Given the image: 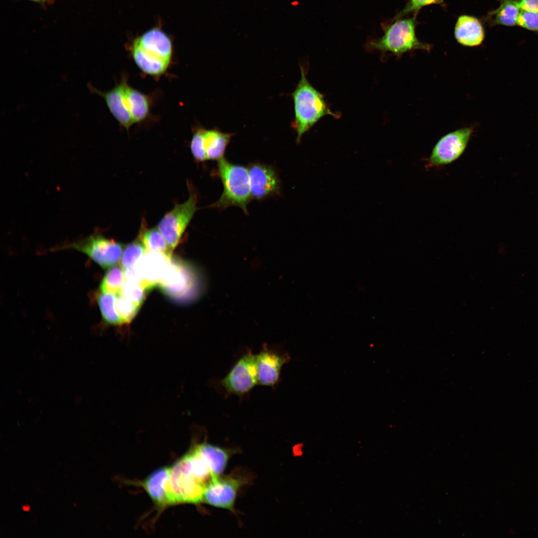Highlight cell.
I'll use <instances>...</instances> for the list:
<instances>
[{"mask_svg": "<svg viewBox=\"0 0 538 538\" xmlns=\"http://www.w3.org/2000/svg\"><path fill=\"white\" fill-rule=\"evenodd\" d=\"M417 14L393 20L386 27L383 36L370 43L371 48L383 52H390L399 57L415 50L429 52L431 45L420 41L416 35Z\"/></svg>", "mask_w": 538, "mask_h": 538, "instance_id": "obj_5", "label": "cell"}, {"mask_svg": "<svg viewBox=\"0 0 538 538\" xmlns=\"http://www.w3.org/2000/svg\"><path fill=\"white\" fill-rule=\"evenodd\" d=\"M139 240L144 245L146 252H157L171 258L172 251L158 229L152 228L144 231L140 236Z\"/></svg>", "mask_w": 538, "mask_h": 538, "instance_id": "obj_21", "label": "cell"}, {"mask_svg": "<svg viewBox=\"0 0 538 538\" xmlns=\"http://www.w3.org/2000/svg\"><path fill=\"white\" fill-rule=\"evenodd\" d=\"M221 383L230 394L241 396L249 392L258 383L256 355L251 352L243 355Z\"/></svg>", "mask_w": 538, "mask_h": 538, "instance_id": "obj_11", "label": "cell"}, {"mask_svg": "<svg viewBox=\"0 0 538 538\" xmlns=\"http://www.w3.org/2000/svg\"><path fill=\"white\" fill-rule=\"evenodd\" d=\"M521 9L538 12V0H518Z\"/></svg>", "mask_w": 538, "mask_h": 538, "instance_id": "obj_30", "label": "cell"}, {"mask_svg": "<svg viewBox=\"0 0 538 538\" xmlns=\"http://www.w3.org/2000/svg\"><path fill=\"white\" fill-rule=\"evenodd\" d=\"M248 171L252 198L261 200L279 195L280 179L275 169L271 165L252 163Z\"/></svg>", "mask_w": 538, "mask_h": 538, "instance_id": "obj_13", "label": "cell"}, {"mask_svg": "<svg viewBox=\"0 0 538 538\" xmlns=\"http://www.w3.org/2000/svg\"><path fill=\"white\" fill-rule=\"evenodd\" d=\"M64 248H71L87 255L103 268L114 266L122 255L123 245L99 234H94L83 239L69 244Z\"/></svg>", "mask_w": 538, "mask_h": 538, "instance_id": "obj_8", "label": "cell"}, {"mask_svg": "<svg viewBox=\"0 0 538 538\" xmlns=\"http://www.w3.org/2000/svg\"><path fill=\"white\" fill-rule=\"evenodd\" d=\"M158 286L164 294L179 301L194 299L200 295L203 287L202 279L194 269L172 259Z\"/></svg>", "mask_w": 538, "mask_h": 538, "instance_id": "obj_6", "label": "cell"}, {"mask_svg": "<svg viewBox=\"0 0 538 538\" xmlns=\"http://www.w3.org/2000/svg\"><path fill=\"white\" fill-rule=\"evenodd\" d=\"M198 454L211 471L220 476L224 471L232 454V450L203 442L195 446Z\"/></svg>", "mask_w": 538, "mask_h": 538, "instance_id": "obj_18", "label": "cell"}, {"mask_svg": "<svg viewBox=\"0 0 538 538\" xmlns=\"http://www.w3.org/2000/svg\"><path fill=\"white\" fill-rule=\"evenodd\" d=\"M169 471V467L159 468L149 475L143 482V486L149 497L160 507L173 504L167 488Z\"/></svg>", "mask_w": 538, "mask_h": 538, "instance_id": "obj_17", "label": "cell"}, {"mask_svg": "<svg viewBox=\"0 0 538 538\" xmlns=\"http://www.w3.org/2000/svg\"><path fill=\"white\" fill-rule=\"evenodd\" d=\"M300 79L291 94L294 110L291 127L297 134V143L300 142L302 135L322 117L327 115L339 117L328 107L323 95L309 83L304 67L300 66Z\"/></svg>", "mask_w": 538, "mask_h": 538, "instance_id": "obj_2", "label": "cell"}, {"mask_svg": "<svg viewBox=\"0 0 538 538\" xmlns=\"http://www.w3.org/2000/svg\"><path fill=\"white\" fill-rule=\"evenodd\" d=\"M235 133H225L217 128H203V143L207 160H219L223 157L226 147Z\"/></svg>", "mask_w": 538, "mask_h": 538, "instance_id": "obj_20", "label": "cell"}, {"mask_svg": "<svg viewBox=\"0 0 538 538\" xmlns=\"http://www.w3.org/2000/svg\"><path fill=\"white\" fill-rule=\"evenodd\" d=\"M172 258L157 252H146L135 267L146 283L149 290L158 286L165 275Z\"/></svg>", "mask_w": 538, "mask_h": 538, "instance_id": "obj_15", "label": "cell"}, {"mask_svg": "<svg viewBox=\"0 0 538 538\" xmlns=\"http://www.w3.org/2000/svg\"><path fill=\"white\" fill-rule=\"evenodd\" d=\"M30 0L38 2H48L49 1H51V0Z\"/></svg>", "mask_w": 538, "mask_h": 538, "instance_id": "obj_31", "label": "cell"}, {"mask_svg": "<svg viewBox=\"0 0 538 538\" xmlns=\"http://www.w3.org/2000/svg\"><path fill=\"white\" fill-rule=\"evenodd\" d=\"M454 34L459 44L468 47L479 46L483 42L485 35L481 21L476 17L467 14L461 15L458 17Z\"/></svg>", "mask_w": 538, "mask_h": 538, "instance_id": "obj_16", "label": "cell"}, {"mask_svg": "<svg viewBox=\"0 0 538 538\" xmlns=\"http://www.w3.org/2000/svg\"><path fill=\"white\" fill-rule=\"evenodd\" d=\"M517 26L538 34V12L521 9Z\"/></svg>", "mask_w": 538, "mask_h": 538, "instance_id": "obj_29", "label": "cell"}, {"mask_svg": "<svg viewBox=\"0 0 538 538\" xmlns=\"http://www.w3.org/2000/svg\"><path fill=\"white\" fill-rule=\"evenodd\" d=\"M256 356L258 383L274 386L278 382L281 367L290 360L289 356L264 347Z\"/></svg>", "mask_w": 538, "mask_h": 538, "instance_id": "obj_14", "label": "cell"}, {"mask_svg": "<svg viewBox=\"0 0 538 538\" xmlns=\"http://www.w3.org/2000/svg\"><path fill=\"white\" fill-rule=\"evenodd\" d=\"M208 486L192 471L183 456L170 467L167 488L173 504L203 502Z\"/></svg>", "mask_w": 538, "mask_h": 538, "instance_id": "obj_7", "label": "cell"}, {"mask_svg": "<svg viewBox=\"0 0 538 538\" xmlns=\"http://www.w3.org/2000/svg\"><path fill=\"white\" fill-rule=\"evenodd\" d=\"M130 51L137 66L151 76H159L167 69L173 53L169 37L161 29L148 30L132 42Z\"/></svg>", "mask_w": 538, "mask_h": 538, "instance_id": "obj_1", "label": "cell"}, {"mask_svg": "<svg viewBox=\"0 0 538 538\" xmlns=\"http://www.w3.org/2000/svg\"><path fill=\"white\" fill-rule=\"evenodd\" d=\"M116 309L122 324L130 323L137 313L140 306L129 301L121 293L117 294Z\"/></svg>", "mask_w": 538, "mask_h": 538, "instance_id": "obj_25", "label": "cell"}, {"mask_svg": "<svg viewBox=\"0 0 538 538\" xmlns=\"http://www.w3.org/2000/svg\"><path fill=\"white\" fill-rule=\"evenodd\" d=\"M216 172L223 191L220 198L210 206L224 209L236 206L248 214L247 206L252 199L248 168L232 163L223 157L218 160Z\"/></svg>", "mask_w": 538, "mask_h": 538, "instance_id": "obj_4", "label": "cell"}, {"mask_svg": "<svg viewBox=\"0 0 538 538\" xmlns=\"http://www.w3.org/2000/svg\"><path fill=\"white\" fill-rule=\"evenodd\" d=\"M190 148L194 158L198 161H204L207 160L205 150L203 143V128H197L193 134Z\"/></svg>", "mask_w": 538, "mask_h": 538, "instance_id": "obj_28", "label": "cell"}, {"mask_svg": "<svg viewBox=\"0 0 538 538\" xmlns=\"http://www.w3.org/2000/svg\"><path fill=\"white\" fill-rule=\"evenodd\" d=\"M147 291L141 285L126 281L121 289V294L125 298L140 307Z\"/></svg>", "mask_w": 538, "mask_h": 538, "instance_id": "obj_27", "label": "cell"}, {"mask_svg": "<svg viewBox=\"0 0 538 538\" xmlns=\"http://www.w3.org/2000/svg\"><path fill=\"white\" fill-rule=\"evenodd\" d=\"M146 252V250L140 240L129 244L124 249L122 255V268L125 269L134 267Z\"/></svg>", "mask_w": 538, "mask_h": 538, "instance_id": "obj_24", "label": "cell"}, {"mask_svg": "<svg viewBox=\"0 0 538 538\" xmlns=\"http://www.w3.org/2000/svg\"><path fill=\"white\" fill-rule=\"evenodd\" d=\"M246 482L245 478L235 474L217 476L205 490L203 502L215 507L234 511L238 492Z\"/></svg>", "mask_w": 538, "mask_h": 538, "instance_id": "obj_12", "label": "cell"}, {"mask_svg": "<svg viewBox=\"0 0 538 538\" xmlns=\"http://www.w3.org/2000/svg\"><path fill=\"white\" fill-rule=\"evenodd\" d=\"M431 4L446 6L444 0H408L404 7L394 17L393 21L404 17L409 14H418L423 7Z\"/></svg>", "mask_w": 538, "mask_h": 538, "instance_id": "obj_26", "label": "cell"}, {"mask_svg": "<svg viewBox=\"0 0 538 538\" xmlns=\"http://www.w3.org/2000/svg\"><path fill=\"white\" fill-rule=\"evenodd\" d=\"M116 298L114 294L102 292L97 297V302L104 321L112 325L122 324L116 309Z\"/></svg>", "mask_w": 538, "mask_h": 538, "instance_id": "obj_23", "label": "cell"}, {"mask_svg": "<svg viewBox=\"0 0 538 538\" xmlns=\"http://www.w3.org/2000/svg\"><path fill=\"white\" fill-rule=\"evenodd\" d=\"M197 196L191 191L188 200L176 205L160 221L158 229L171 251L175 248L196 209Z\"/></svg>", "mask_w": 538, "mask_h": 538, "instance_id": "obj_10", "label": "cell"}, {"mask_svg": "<svg viewBox=\"0 0 538 538\" xmlns=\"http://www.w3.org/2000/svg\"><path fill=\"white\" fill-rule=\"evenodd\" d=\"M89 88L104 98L113 117L127 130L133 124L142 121L149 112L147 96L131 87L124 78L112 90L106 92L92 86Z\"/></svg>", "mask_w": 538, "mask_h": 538, "instance_id": "obj_3", "label": "cell"}, {"mask_svg": "<svg viewBox=\"0 0 538 538\" xmlns=\"http://www.w3.org/2000/svg\"><path fill=\"white\" fill-rule=\"evenodd\" d=\"M124 273L123 268L116 266L111 268L106 272L100 285L102 292L118 294L121 293L124 283Z\"/></svg>", "mask_w": 538, "mask_h": 538, "instance_id": "obj_22", "label": "cell"}, {"mask_svg": "<svg viewBox=\"0 0 538 538\" xmlns=\"http://www.w3.org/2000/svg\"><path fill=\"white\" fill-rule=\"evenodd\" d=\"M498 8L490 11L484 18L489 26L496 25L517 26V20L521 11L518 0H499Z\"/></svg>", "mask_w": 538, "mask_h": 538, "instance_id": "obj_19", "label": "cell"}, {"mask_svg": "<svg viewBox=\"0 0 538 538\" xmlns=\"http://www.w3.org/2000/svg\"><path fill=\"white\" fill-rule=\"evenodd\" d=\"M474 132L471 127L461 128L441 137L425 160V167L430 168L452 163L463 154Z\"/></svg>", "mask_w": 538, "mask_h": 538, "instance_id": "obj_9", "label": "cell"}]
</instances>
